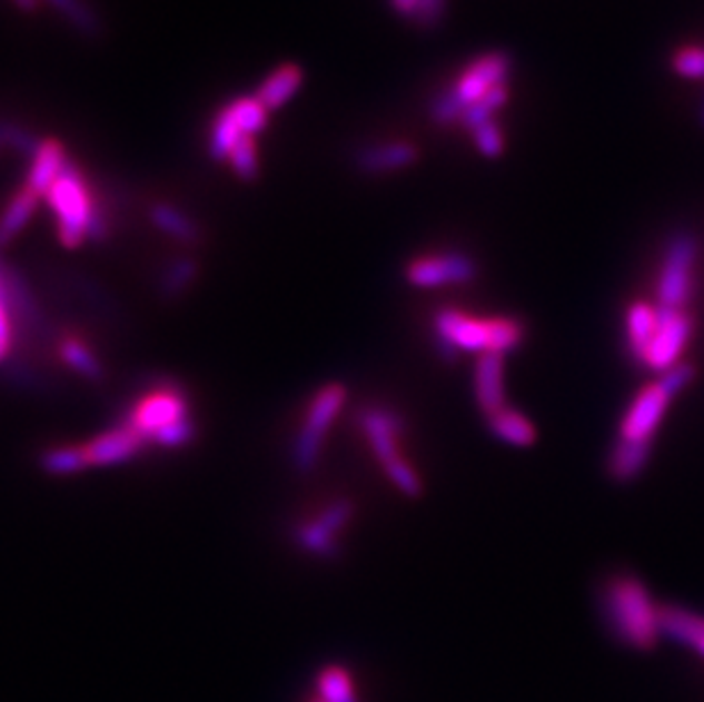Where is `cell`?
I'll return each mask as SVG.
<instances>
[{"label":"cell","mask_w":704,"mask_h":702,"mask_svg":"<svg viewBox=\"0 0 704 702\" xmlns=\"http://www.w3.org/2000/svg\"><path fill=\"white\" fill-rule=\"evenodd\" d=\"M67 162L69 160L65 156V149L58 142H53V139H43L37 154L30 158V169L23 187L37 197H46V192H49L53 182L60 178Z\"/></svg>","instance_id":"14"},{"label":"cell","mask_w":704,"mask_h":702,"mask_svg":"<svg viewBox=\"0 0 704 702\" xmlns=\"http://www.w3.org/2000/svg\"><path fill=\"white\" fill-rule=\"evenodd\" d=\"M297 541H299V545H304L306 550H310L313 554H319V556H334L338 552L336 534L321 527L317 521L301 525L297 530Z\"/></svg>","instance_id":"31"},{"label":"cell","mask_w":704,"mask_h":702,"mask_svg":"<svg viewBox=\"0 0 704 702\" xmlns=\"http://www.w3.org/2000/svg\"><path fill=\"white\" fill-rule=\"evenodd\" d=\"M187 419L185 399L178 390H156L137 404L128 427H132L145 441H153L162 429Z\"/></svg>","instance_id":"10"},{"label":"cell","mask_w":704,"mask_h":702,"mask_svg":"<svg viewBox=\"0 0 704 702\" xmlns=\"http://www.w3.org/2000/svg\"><path fill=\"white\" fill-rule=\"evenodd\" d=\"M436 334L438 343H445L456 352L482 356L506 354L518 347L525 336V326L518 319H477L445 308L436 315Z\"/></svg>","instance_id":"2"},{"label":"cell","mask_w":704,"mask_h":702,"mask_svg":"<svg viewBox=\"0 0 704 702\" xmlns=\"http://www.w3.org/2000/svg\"><path fill=\"white\" fill-rule=\"evenodd\" d=\"M417 160V149L410 142L369 145L356 154V167L363 174H388L410 167Z\"/></svg>","instance_id":"15"},{"label":"cell","mask_w":704,"mask_h":702,"mask_svg":"<svg viewBox=\"0 0 704 702\" xmlns=\"http://www.w3.org/2000/svg\"><path fill=\"white\" fill-rule=\"evenodd\" d=\"M345 397H347V390L343 386L334 384V386L321 388L317 393V397L313 399L310 411H308V419H306V425L299 434L297 449H295V461H297V467L301 473L313 471V465L317 463V456L321 449V438H324L328 425L334 423V417L340 411V406L345 404Z\"/></svg>","instance_id":"6"},{"label":"cell","mask_w":704,"mask_h":702,"mask_svg":"<svg viewBox=\"0 0 704 702\" xmlns=\"http://www.w3.org/2000/svg\"><path fill=\"white\" fill-rule=\"evenodd\" d=\"M228 162L242 180H254L258 176V151H256L254 137H242L230 151Z\"/></svg>","instance_id":"33"},{"label":"cell","mask_w":704,"mask_h":702,"mask_svg":"<svg viewBox=\"0 0 704 702\" xmlns=\"http://www.w3.org/2000/svg\"><path fill=\"white\" fill-rule=\"evenodd\" d=\"M360 425L384 467L401 461L397 447V438L401 434V417L397 413H393L390 408H367L360 417Z\"/></svg>","instance_id":"11"},{"label":"cell","mask_w":704,"mask_h":702,"mask_svg":"<svg viewBox=\"0 0 704 702\" xmlns=\"http://www.w3.org/2000/svg\"><path fill=\"white\" fill-rule=\"evenodd\" d=\"M386 475L390 477V482L408 497H417L422 493V484H419V477L415 475L413 467L401 458L393 465L386 467Z\"/></svg>","instance_id":"34"},{"label":"cell","mask_w":704,"mask_h":702,"mask_svg":"<svg viewBox=\"0 0 704 702\" xmlns=\"http://www.w3.org/2000/svg\"><path fill=\"white\" fill-rule=\"evenodd\" d=\"M242 137V130L238 128V123H235L230 119V115L226 110L219 112V117L215 119L212 128H210V137H208V151L215 160H228L230 151L235 149V145L240 142Z\"/></svg>","instance_id":"25"},{"label":"cell","mask_w":704,"mask_h":702,"mask_svg":"<svg viewBox=\"0 0 704 702\" xmlns=\"http://www.w3.org/2000/svg\"><path fill=\"white\" fill-rule=\"evenodd\" d=\"M37 3H39V0H14V6L19 10H23V12H32L37 8Z\"/></svg>","instance_id":"42"},{"label":"cell","mask_w":704,"mask_h":702,"mask_svg":"<svg viewBox=\"0 0 704 702\" xmlns=\"http://www.w3.org/2000/svg\"><path fill=\"white\" fill-rule=\"evenodd\" d=\"M445 14V0H417L415 21L419 26H436Z\"/></svg>","instance_id":"40"},{"label":"cell","mask_w":704,"mask_h":702,"mask_svg":"<svg viewBox=\"0 0 704 702\" xmlns=\"http://www.w3.org/2000/svg\"><path fill=\"white\" fill-rule=\"evenodd\" d=\"M656 324H660V315H656V308L650 304H634L627 313V340H629V349L632 354L641 360L643 354L647 352L654 334H656Z\"/></svg>","instance_id":"20"},{"label":"cell","mask_w":704,"mask_h":702,"mask_svg":"<svg viewBox=\"0 0 704 702\" xmlns=\"http://www.w3.org/2000/svg\"><path fill=\"white\" fill-rule=\"evenodd\" d=\"M6 356H8V352H3V349H0V360H3Z\"/></svg>","instance_id":"44"},{"label":"cell","mask_w":704,"mask_h":702,"mask_svg":"<svg viewBox=\"0 0 704 702\" xmlns=\"http://www.w3.org/2000/svg\"><path fill=\"white\" fill-rule=\"evenodd\" d=\"M49 201L51 210L58 219V236L65 247H78L82 240H87V230L93 217V201L89 197V190L85 185L82 174L78 167L69 160L60 174V178L53 182V187L43 197Z\"/></svg>","instance_id":"4"},{"label":"cell","mask_w":704,"mask_h":702,"mask_svg":"<svg viewBox=\"0 0 704 702\" xmlns=\"http://www.w3.org/2000/svg\"><path fill=\"white\" fill-rule=\"evenodd\" d=\"M660 630L704 657V619L677 610V606H666V610H660Z\"/></svg>","instance_id":"16"},{"label":"cell","mask_w":704,"mask_h":702,"mask_svg":"<svg viewBox=\"0 0 704 702\" xmlns=\"http://www.w3.org/2000/svg\"><path fill=\"white\" fill-rule=\"evenodd\" d=\"M310 702H321V700H319V698H315V700H310Z\"/></svg>","instance_id":"45"},{"label":"cell","mask_w":704,"mask_h":702,"mask_svg":"<svg viewBox=\"0 0 704 702\" xmlns=\"http://www.w3.org/2000/svg\"><path fill=\"white\" fill-rule=\"evenodd\" d=\"M656 315H660V324H656V334L641 363L664 374L680 363V354L693 332V322L684 310L656 308Z\"/></svg>","instance_id":"7"},{"label":"cell","mask_w":704,"mask_h":702,"mask_svg":"<svg viewBox=\"0 0 704 702\" xmlns=\"http://www.w3.org/2000/svg\"><path fill=\"white\" fill-rule=\"evenodd\" d=\"M475 145L477 149L488 156V158H497L504 149V139H502V132L499 128L490 121L486 126H482L479 130H475Z\"/></svg>","instance_id":"38"},{"label":"cell","mask_w":704,"mask_h":702,"mask_svg":"<svg viewBox=\"0 0 704 702\" xmlns=\"http://www.w3.org/2000/svg\"><path fill=\"white\" fill-rule=\"evenodd\" d=\"M151 221L167 233L169 238L182 243V245H195L199 243V226L187 217L185 212H180L178 208L169 206V204H156L151 208Z\"/></svg>","instance_id":"22"},{"label":"cell","mask_w":704,"mask_h":702,"mask_svg":"<svg viewBox=\"0 0 704 702\" xmlns=\"http://www.w3.org/2000/svg\"><path fill=\"white\" fill-rule=\"evenodd\" d=\"M673 67L684 78H704V49H684L675 56Z\"/></svg>","instance_id":"35"},{"label":"cell","mask_w":704,"mask_h":702,"mask_svg":"<svg viewBox=\"0 0 704 702\" xmlns=\"http://www.w3.org/2000/svg\"><path fill=\"white\" fill-rule=\"evenodd\" d=\"M393 8L404 14V17H413L415 19V10H417V0H393Z\"/></svg>","instance_id":"41"},{"label":"cell","mask_w":704,"mask_h":702,"mask_svg":"<svg viewBox=\"0 0 704 702\" xmlns=\"http://www.w3.org/2000/svg\"><path fill=\"white\" fill-rule=\"evenodd\" d=\"M87 465H89V461H87L85 447H58V449H51L41 456V467L51 475L78 473Z\"/></svg>","instance_id":"28"},{"label":"cell","mask_w":704,"mask_h":702,"mask_svg":"<svg viewBox=\"0 0 704 702\" xmlns=\"http://www.w3.org/2000/svg\"><path fill=\"white\" fill-rule=\"evenodd\" d=\"M652 445H634L618 441L612 456H608V473L621 484L636 479L650 461Z\"/></svg>","instance_id":"19"},{"label":"cell","mask_w":704,"mask_h":702,"mask_svg":"<svg viewBox=\"0 0 704 702\" xmlns=\"http://www.w3.org/2000/svg\"><path fill=\"white\" fill-rule=\"evenodd\" d=\"M319 686V700L321 702H358L356 693H354V684L351 678L345 669L340 666H328L319 673L317 680Z\"/></svg>","instance_id":"26"},{"label":"cell","mask_w":704,"mask_h":702,"mask_svg":"<svg viewBox=\"0 0 704 702\" xmlns=\"http://www.w3.org/2000/svg\"><path fill=\"white\" fill-rule=\"evenodd\" d=\"M224 110L230 115V119L238 123V128L247 137H256L258 132H262L267 128V112L269 110L256 97H245V99L232 101Z\"/></svg>","instance_id":"24"},{"label":"cell","mask_w":704,"mask_h":702,"mask_svg":"<svg viewBox=\"0 0 704 702\" xmlns=\"http://www.w3.org/2000/svg\"><path fill=\"white\" fill-rule=\"evenodd\" d=\"M695 256L697 243L691 233H677V236H673L666 247L660 286H656V308L684 310V304L691 295Z\"/></svg>","instance_id":"5"},{"label":"cell","mask_w":704,"mask_h":702,"mask_svg":"<svg viewBox=\"0 0 704 702\" xmlns=\"http://www.w3.org/2000/svg\"><path fill=\"white\" fill-rule=\"evenodd\" d=\"M506 103V87L499 85L495 87L493 91H488L486 97L482 101H477L475 106H469L463 117H460V123L467 128V130H479L482 126L490 123V117Z\"/></svg>","instance_id":"27"},{"label":"cell","mask_w":704,"mask_h":702,"mask_svg":"<svg viewBox=\"0 0 704 702\" xmlns=\"http://www.w3.org/2000/svg\"><path fill=\"white\" fill-rule=\"evenodd\" d=\"M145 438L139 436L132 427L121 425L99 438H93L91 443L82 445L89 465H115L132 458L139 449H142Z\"/></svg>","instance_id":"12"},{"label":"cell","mask_w":704,"mask_h":702,"mask_svg":"<svg viewBox=\"0 0 704 702\" xmlns=\"http://www.w3.org/2000/svg\"><path fill=\"white\" fill-rule=\"evenodd\" d=\"M41 142L43 139H37L34 132L23 128L21 123L0 121V149H12L26 158H32Z\"/></svg>","instance_id":"30"},{"label":"cell","mask_w":704,"mask_h":702,"mask_svg":"<svg viewBox=\"0 0 704 702\" xmlns=\"http://www.w3.org/2000/svg\"><path fill=\"white\" fill-rule=\"evenodd\" d=\"M60 354L73 369H78L82 374V377H87L91 382H99L103 377L101 363L93 358V354L76 338H65L60 345Z\"/></svg>","instance_id":"29"},{"label":"cell","mask_w":704,"mask_h":702,"mask_svg":"<svg viewBox=\"0 0 704 702\" xmlns=\"http://www.w3.org/2000/svg\"><path fill=\"white\" fill-rule=\"evenodd\" d=\"M488 429L506 445L513 447H529L536 441V427L532 419H527L523 413L504 406L502 411L488 415Z\"/></svg>","instance_id":"17"},{"label":"cell","mask_w":704,"mask_h":702,"mask_svg":"<svg viewBox=\"0 0 704 702\" xmlns=\"http://www.w3.org/2000/svg\"><path fill=\"white\" fill-rule=\"evenodd\" d=\"M671 399L673 395L660 382L647 386L627 411L618 441L634 445H652V434L660 427Z\"/></svg>","instance_id":"8"},{"label":"cell","mask_w":704,"mask_h":702,"mask_svg":"<svg viewBox=\"0 0 704 702\" xmlns=\"http://www.w3.org/2000/svg\"><path fill=\"white\" fill-rule=\"evenodd\" d=\"M351 513H354L351 502L340 500V502H336V504L328 506V508L321 513V516L317 518V523H319L321 527H326L328 532H334V534H336L338 530H343V527L349 523Z\"/></svg>","instance_id":"37"},{"label":"cell","mask_w":704,"mask_h":702,"mask_svg":"<svg viewBox=\"0 0 704 702\" xmlns=\"http://www.w3.org/2000/svg\"><path fill=\"white\" fill-rule=\"evenodd\" d=\"M691 379H693V367H691V365H684V363H677L675 367H671L668 372L662 374L660 384L675 397Z\"/></svg>","instance_id":"39"},{"label":"cell","mask_w":704,"mask_h":702,"mask_svg":"<svg viewBox=\"0 0 704 702\" xmlns=\"http://www.w3.org/2000/svg\"><path fill=\"white\" fill-rule=\"evenodd\" d=\"M197 274H199L197 260H192V258H180V260H176V263L169 267V271H167V276H165V280H162V293H165L167 297L180 295V293L197 278Z\"/></svg>","instance_id":"32"},{"label":"cell","mask_w":704,"mask_h":702,"mask_svg":"<svg viewBox=\"0 0 704 702\" xmlns=\"http://www.w3.org/2000/svg\"><path fill=\"white\" fill-rule=\"evenodd\" d=\"M43 3H49L82 37H99L103 30L99 14L85 0H43Z\"/></svg>","instance_id":"23"},{"label":"cell","mask_w":704,"mask_h":702,"mask_svg":"<svg viewBox=\"0 0 704 702\" xmlns=\"http://www.w3.org/2000/svg\"><path fill=\"white\" fill-rule=\"evenodd\" d=\"M195 438V425L190 423V417L180 419V423L162 429L158 436H153V443L165 445V447H180L185 443H190Z\"/></svg>","instance_id":"36"},{"label":"cell","mask_w":704,"mask_h":702,"mask_svg":"<svg viewBox=\"0 0 704 702\" xmlns=\"http://www.w3.org/2000/svg\"><path fill=\"white\" fill-rule=\"evenodd\" d=\"M700 123L704 126V101H702V106H700Z\"/></svg>","instance_id":"43"},{"label":"cell","mask_w":704,"mask_h":702,"mask_svg":"<svg viewBox=\"0 0 704 702\" xmlns=\"http://www.w3.org/2000/svg\"><path fill=\"white\" fill-rule=\"evenodd\" d=\"M510 71V60L504 53H488L475 60L458 78V82L443 93L432 106V117L438 123H452L463 117V112L482 101L488 91L504 85Z\"/></svg>","instance_id":"3"},{"label":"cell","mask_w":704,"mask_h":702,"mask_svg":"<svg viewBox=\"0 0 704 702\" xmlns=\"http://www.w3.org/2000/svg\"><path fill=\"white\" fill-rule=\"evenodd\" d=\"M37 201H39V197L32 195L30 190H26V187L10 199L8 208L3 210V217H0V247L10 245L19 236L23 226L34 215Z\"/></svg>","instance_id":"21"},{"label":"cell","mask_w":704,"mask_h":702,"mask_svg":"<svg viewBox=\"0 0 704 702\" xmlns=\"http://www.w3.org/2000/svg\"><path fill=\"white\" fill-rule=\"evenodd\" d=\"M475 397L486 415L506 406L504 397V354H482L475 372Z\"/></svg>","instance_id":"13"},{"label":"cell","mask_w":704,"mask_h":702,"mask_svg":"<svg viewBox=\"0 0 704 702\" xmlns=\"http://www.w3.org/2000/svg\"><path fill=\"white\" fill-rule=\"evenodd\" d=\"M604 619L616 639L636 650H652L660 636V610L636 577H614L602 595Z\"/></svg>","instance_id":"1"},{"label":"cell","mask_w":704,"mask_h":702,"mask_svg":"<svg viewBox=\"0 0 704 702\" xmlns=\"http://www.w3.org/2000/svg\"><path fill=\"white\" fill-rule=\"evenodd\" d=\"M304 82V73L299 67L295 65H286L276 69L258 89L256 99L267 108V110H276L280 106H286L295 93L299 91Z\"/></svg>","instance_id":"18"},{"label":"cell","mask_w":704,"mask_h":702,"mask_svg":"<svg viewBox=\"0 0 704 702\" xmlns=\"http://www.w3.org/2000/svg\"><path fill=\"white\" fill-rule=\"evenodd\" d=\"M477 276V265L465 254H440L413 260L406 269L408 284L415 288H443L465 284Z\"/></svg>","instance_id":"9"}]
</instances>
